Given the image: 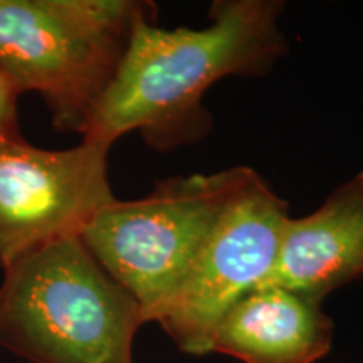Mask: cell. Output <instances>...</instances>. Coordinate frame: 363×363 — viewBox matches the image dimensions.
Listing matches in <instances>:
<instances>
[{"label": "cell", "mask_w": 363, "mask_h": 363, "mask_svg": "<svg viewBox=\"0 0 363 363\" xmlns=\"http://www.w3.org/2000/svg\"><path fill=\"white\" fill-rule=\"evenodd\" d=\"M140 0H0V72L38 93L54 128L83 136L123 61Z\"/></svg>", "instance_id": "3957f363"}, {"label": "cell", "mask_w": 363, "mask_h": 363, "mask_svg": "<svg viewBox=\"0 0 363 363\" xmlns=\"http://www.w3.org/2000/svg\"><path fill=\"white\" fill-rule=\"evenodd\" d=\"M333 323L321 303L278 286H259L222 316L211 353L244 363H315L330 352Z\"/></svg>", "instance_id": "ba28073f"}, {"label": "cell", "mask_w": 363, "mask_h": 363, "mask_svg": "<svg viewBox=\"0 0 363 363\" xmlns=\"http://www.w3.org/2000/svg\"><path fill=\"white\" fill-rule=\"evenodd\" d=\"M2 269L4 348L30 363H133L142 308L79 235L45 244Z\"/></svg>", "instance_id": "7a4b0ae2"}, {"label": "cell", "mask_w": 363, "mask_h": 363, "mask_svg": "<svg viewBox=\"0 0 363 363\" xmlns=\"http://www.w3.org/2000/svg\"><path fill=\"white\" fill-rule=\"evenodd\" d=\"M288 203L246 167L197 256L153 321L182 352L211 353L222 316L269 278Z\"/></svg>", "instance_id": "5b68a950"}, {"label": "cell", "mask_w": 363, "mask_h": 363, "mask_svg": "<svg viewBox=\"0 0 363 363\" xmlns=\"http://www.w3.org/2000/svg\"><path fill=\"white\" fill-rule=\"evenodd\" d=\"M19 96L21 94L11 84V81L0 72V138L21 135L19 116H17Z\"/></svg>", "instance_id": "9c48e42d"}, {"label": "cell", "mask_w": 363, "mask_h": 363, "mask_svg": "<svg viewBox=\"0 0 363 363\" xmlns=\"http://www.w3.org/2000/svg\"><path fill=\"white\" fill-rule=\"evenodd\" d=\"M106 145L83 140L44 150L17 136L0 138V266L54 240L79 235L115 201Z\"/></svg>", "instance_id": "8992f818"}, {"label": "cell", "mask_w": 363, "mask_h": 363, "mask_svg": "<svg viewBox=\"0 0 363 363\" xmlns=\"http://www.w3.org/2000/svg\"><path fill=\"white\" fill-rule=\"evenodd\" d=\"M363 274V170L328 195L313 214L289 217L269 278L321 303L326 294Z\"/></svg>", "instance_id": "52a82bcc"}, {"label": "cell", "mask_w": 363, "mask_h": 363, "mask_svg": "<svg viewBox=\"0 0 363 363\" xmlns=\"http://www.w3.org/2000/svg\"><path fill=\"white\" fill-rule=\"evenodd\" d=\"M244 172L162 180L142 199H115L81 230V242L138 303L145 323L184 278Z\"/></svg>", "instance_id": "277c9868"}, {"label": "cell", "mask_w": 363, "mask_h": 363, "mask_svg": "<svg viewBox=\"0 0 363 363\" xmlns=\"http://www.w3.org/2000/svg\"><path fill=\"white\" fill-rule=\"evenodd\" d=\"M283 11L279 0H219L202 29H162L157 11L143 16L83 140L111 148L140 131L162 152L199 142L211 128L208 88L229 76H264L288 51Z\"/></svg>", "instance_id": "6da1fadb"}]
</instances>
